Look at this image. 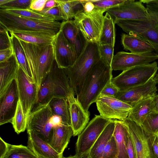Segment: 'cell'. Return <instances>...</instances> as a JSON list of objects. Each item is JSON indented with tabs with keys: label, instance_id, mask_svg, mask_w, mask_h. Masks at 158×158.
<instances>
[{
	"label": "cell",
	"instance_id": "obj_10",
	"mask_svg": "<svg viewBox=\"0 0 158 158\" xmlns=\"http://www.w3.org/2000/svg\"><path fill=\"white\" fill-rule=\"evenodd\" d=\"M114 21L128 34L146 41L158 51V27L153 19L148 18L146 20L118 19Z\"/></svg>",
	"mask_w": 158,
	"mask_h": 158
},
{
	"label": "cell",
	"instance_id": "obj_26",
	"mask_svg": "<svg viewBox=\"0 0 158 158\" xmlns=\"http://www.w3.org/2000/svg\"><path fill=\"white\" fill-rule=\"evenodd\" d=\"M115 122L111 119L99 135L85 158H101L108 142L113 136Z\"/></svg>",
	"mask_w": 158,
	"mask_h": 158
},
{
	"label": "cell",
	"instance_id": "obj_50",
	"mask_svg": "<svg viewBox=\"0 0 158 158\" xmlns=\"http://www.w3.org/2000/svg\"><path fill=\"white\" fill-rule=\"evenodd\" d=\"M57 6L56 0H48L44 9H48Z\"/></svg>",
	"mask_w": 158,
	"mask_h": 158
},
{
	"label": "cell",
	"instance_id": "obj_44",
	"mask_svg": "<svg viewBox=\"0 0 158 158\" xmlns=\"http://www.w3.org/2000/svg\"><path fill=\"white\" fill-rule=\"evenodd\" d=\"M48 0H32L30 6L31 10L36 11H41L44 8Z\"/></svg>",
	"mask_w": 158,
	"mask_h": 158
},
{
	"label": "cell",
	"instance_id": "obj_20",
	"mask_svg": "<svg viewBox=\"0 0 158 158\" xmlns=\"http://www.w3.org/2000/svg\"><path fill=\"white\" fill-rule=\"evenodd\" d=\"M69 105L71 126L73 136L78 135L85 128L89 119V112L86 113L77 99L73 95L68 99Z\"/></svg>",
	"mask_w": 158,
	"mask_h": 158
},
{
	"label": "cell",
	"instance_id": "obj_40",
	"mask_svg": "<svg viewBox=\"0 0 158 158\" xmlns=\"http://www.w3.org/2000/svg\"><path fill=\"white\" fill-rule=\"evenodd\" d=\"M101 58L111 66L114 56V47L109 44H99Z\"/></svg>",
	"mask_w": 158,
	"mask_h": 158
},
{
	"label": "cell",
	"instance_id": "obj_34",
	"mask_svg": "<svg viewBox=\"0 0 158 158\" xmlns=\"http://www.w3.org/2000/svg\"><path fill=\"white\" fill-rule=\"evenodd\" d=\"M11 123L15 131L17 134L24 131L27 129V118L24 113L21 103L19 99Z\"/></svg>",
	"mask_w": 158,
	"mask_h": 158
},
{
	"label": "cell",
	"instance_id": "obj_55",
	"mask_svg": "<svg viewBox=\"0 0 158 158\" xmlns=\"http://www.w3.org/2000/svg\"><path fill=\"white\" fill-rule=\"evenodd\" d=\"M153 0L154 2L158 4V0Z\"/></svg>",
	"mask_w": 158,
	"mask_h": 158
},
{
	"label": "cell",
	"instance_id": "obj_36",
	"mask_svg": "<svg viewBox=\"0 0 158 158\" xmlns=\"http://www.w3.org/2000/svg\"><path fill=\"white\" fill-rule=\"evenodd\" d=\"M5 10L11 13L31 19L43 21H55L52 17L41 15L30 9Z\"/></svg>",
	"mask_w": 158,
	"mask_h": 158
},
{
	"label": "cell",
	"instance_id": "obj_46",
	"mask_svg": "<svg viewBox=\"0 0 158 158\" xmlns=\"http://www.w3.org/2000/svg\"><path fill=\"white\" fill-rule=\"evenodd\" d=\"M13 54L14 51L12 47L0 50V63L7 60Z\"/></svg>",
	"mask_w": 158,
	"mask_h": 158
},
{
	"label": "cell",
	"instance_id": "obj_32",
	"mask_svg": "<svg viewBox=\"0 0 158 158\" xmlns=\"http://www.w3.org/2000/svg\"><path fill=\"white\" fill-rule=\"evenodd\" d=\"M10 34L14 54L19 65L30 80L34 82L25 53L19 40L12 34Z\"/></svg>",
	"mask_w": 158,
	"mask_h": 158
},
{
	"label": "cell",
	"instance_id": "obj_23",
	"mask_svg": "<svg viewBox=\"0 0 158 158\" xmlns=\"http://www.w3.org/2000/svg\"><path fill=\"white\" fill-rule=\"evenodd\" d=\"M19 66L14 53L8 60L0 63V97L15 79Z\"/></svg>",
	"mask_w": 158,
	"mask_h": 158
},
{
	"label": "cell",
	"instance_id": "obj_18",
	"mask_svg": "<svg viewBox=\"0 0 158 158\" xmlns=\"http://www.w3.org/2000/svg\"><path fill=\"white\" fill-rule=\"evenodd\" d=\"M154 77L144 84L124 91H119L115 98L130 105L132 107L143 100L152 98L156 94L157 90Z\"/></svg>",
	"mask_w": 158,
	"mask_h": 158
},
{
	"label": "cell",
	"instance_id": "obj_30",
	"mask_svg": "<svg viewBox=\"0 0 158 158\" xmlns=\"http://www.w3.org/2000/svg\"><path fill=\"white\" fill-rule=\"evenodd\" d=\"M49 105L53 114L60 118L63 124L71 126L69 105L67 98H53L49 101Z\"/></svg>",
	"mask_w": 158,
	"mask_h": 158
},
{
	"label": "cell",
	"instance_id": "obj_35",
	"mask_svg": "<svg viewBox=\"0 0 158 158\" xmlns=\"http://www.w3.org/2000/svg\"><path fill=\"white\" fill-rule=\"evenodd\" d=\"M145 132L150 136L158 133V112L154 111L146 117L141 125Z\"/></svg>",
	"mask_w": 158,
	"mask_h": 158
},
{
	"label": "cell",
	"instance_id": "obj_21",
	"mask_svg": "<svg viewBox=\"0 0 158 158\" xmlns=\"http://www.w3.org/2000/svg\"><path fill=\"white\" fill-rule=\"evenodd\" d=\"M27 133V147L38 158H62L63 155L59 154L37 134L31 132Z\"/></svg>",
	"mask_w": 158,
	"mask_h": 158
},
{
	"label": "cell",
	"instance_id": "obj_6",
	"mask_svg": "<svg viewBox=\"0 0 158 158\" xmlns=\"http://www.w3.org/2000/svg\"><path fill=\"white\" fill-rule=\"evenodd\" d=\"M158 69L156 61L135 66L123 71L112 78V83L119 91H124L146 83L154 77Z\"/></svg>",
	"mask_w": 158,
	"mask_h": 158
},
{
	"label": "cell",
	"instance_id": "obj_13",
	"mask_svg": "<svg viewBox=\"0 0 158 158\" xmlns=\"http://www.w3.org/2000/svg\"><path fill=\"white\" fill-rule=\"evenodd\" d=\"M106 12L114 20H146L148 19L146 7L140 0H127L123 3L107 9Z\"/></svg>",
	"mask_w": 158,
	"mask_h": 158
},
{
	"label": "cell",
	"instance_id": "obj_41",
	"mask_svg": "<svg viewBox=\"0 0 158 158\" xmlns=\"http://www.w3.org/2000/svg\"><path fill=\"white\" fill-rule=\"evenodd\" d=\"M12 47L9 32L0 26V50Z\"/></svg>",
	"mask_w": 158,
	"mask_h": 158
},
{
	"label": "cell",
	"instance_id": "obj_42",
	"mask_svg": "<svg viewBox=\"0 0 158 158\" xmlns=\"http://www.w3.org/2000/svg\"><path fill=\"white\" fill-rule=\"evenodd\" d=\"M35 11L44 15L52 17L55 21L63 20L60 16V11L57 6L50 9H44L41 11Z\"/></svg>",
	"mask_w": 158,
	"mask_h": 158
},
{
	"label": "cell",
	"instance_id": "obj_17",
	"mask_svg": "<svg viewBox=\"0 0 158 158\" xmlns=\"http://www.w3.org/2000/svg\"><path fill=\"white\" fill-rule=\"evenodd\" d=\"M19 96L16 80L14 79L0 97V125L11 122L15 114Z\"/></svg>",
	"mask_w": 158,
	"mask_h": 158
},
{
	"label": "cell",
	"instance_id": "obj_47",
	"mask_svg": "<svg viewBox=\"0 0 158 158\" xmlns=\"http://www.w3.org/2000/svg\"><path fill=\"white\" fill-rule=\"evenodd\" d=\"M151 143L153 158H158V138L157 134L152 136Z\"/></svg>",
	"mask_w": 158,
	"mask_h": 158
},
{
	"label": "cell",
	"instance_id": "obj_11",
	"mask_svg": "<svg viewBox=\"0 0 158 158\" xmlns=\"http://www.w3.org/2000/svg\"><path fill=\"white\" fill-rule=\"evenodd\" d=\"M15 79L24 113L27 118L36 102L38 92L35 82L29 78L19 65Z\"/></svg>",
	"mask_w": 158,
	"mask_h": 158
},
{
	"label": "cell",
	"instance_id": "obj_29",
	"mask_svg": "<svg viewBox=\"0 0 158 158\" xmlns=\"http://www.w3.org/2000/svg\"><path fill=\"white\" fill-rule=\"evenodd\" d=\"M62 20H70L84 10L82 0H56Z\"/></svg>",
	"mask_w": 158,
	"mask_h": 158
},
{
	"label": "cell",
	"instance_id": "obj_56",
	"mask_svg": "<svg viewBox=\"0 0 158 158\" xmlns=\"http://www.w3.org/2000/svg\"><path fill=\"white\" fill-rule=\"evenodd\" d=\"M156 134H157V135L158 138V133Z\"/></svg>",
	"mask_w": 158,
	"mask_h": 158
},
{
	"label": "cell",
	"instance_id": "obj_5",
	"mask_svg": "<svg viewBox=\"0 0 158 158\" xmlns=\"http://www.w3.org/2000/svg\"><path fill=\"white\" fill-rule=\"evenodd\" d=\"M61 23L35 20L9 13L0 9V26L8 32L13 31H42L56 34Z\"/></svg>",
	"mask_w": 158,
	"mask_h": 158
},
{
	"label": "cell",
	"instance_id": "obj_57",
	"mask_svg": "<svg viewBox=\"0 0 158 158\" xmlns=\"http://www.w3.org/2000/svg\"><path fill=\"white\" fill-rule=\"evenodd\" d=\"M117 158V157H115V158Z\"/></svg>",
	"mask_w": 158,
	"mask_h": 158
},
{
	"label": "cell",
	"instance_id": "obj_49",
	"mask_svg": "<svg viewBox=\"0 0 158 158\" xmlns=\"http://www.w3.org/2000/svg\"><path fill=\"white\" fill-rule=\"evenodd\" d=\"M84 8V10L86 12L93 11L95 8L94 4L89 0H82Z\"/></svg>",
	"mask_w": 158,
	"mask_h": 158
},
{
	"label": "cell",
	"instance_id": "obj_45",
	"mask_svg": "<svg viewBox=\"0 0 158 158\" xmlns=\"http://www.w3.org/2000/svg\"><path fill=\"white\" fill-rule=\"evenodd\" d=\"M127 150L129 158H137L134 143L129 133L128 136Z\"/></svg>",
	"mask_w": 158,
	"mask_h": 158
},
{
	"label": "cell",
	"instance_id": "obj_15",
	"mask_svg": "<svg viewBox=\"0 0 158 158\" xmlns=\"http://www.w3.org/2000/svg\"><path fill=\"white\" fill-rule=\"evenodd\" d=\"M52 44L55 60L59 67L66 69L73 65L77 56L60 30L55 35Z\"/></svg>",
	"mask_w": 158,
	"mask_h": 158
},
{
	"label": "cell",
	"instance_id": "obj_24",
	"mask_svg": "<svg viewBox=\"0 0 158 158\" xmlns=\"http://www.w3.org/2000/svg\"><path fill=\"white\" fill-rule=\"evenodd\" d=\"M9 32L19 40L38 45L52 44L56 35L47 32L37 31L15 30Z\"/></svg>",
	"mask_w": 158,
	"mask_h": 158
},
{
	"label": "cell",
	"instance_id": "obj_33",
	"mask_svg": "<svg viewBox=\"0 0 158 158\" xmlns=\"http://www.w3.org/2000/svg\"><path fill=\"white\" fill-rule=\"evenodd\" d=\"M4 158H38L27 147L8 143L7 152Z\"/></svg>",
	"mask_w": 158,
	"mask_h": 158
},
{
	"label": "cell",
	"instance_id": "obj_28",
	"mask_svg": "<svg viewBox=\"0 0 158 158\" xmlns=\"http://www.w3.org/2000/svg\"><path fill=\"white\" fill-rule=\"evenodd\" d=\"M155 111L152 98L143 100L132 107L127 118L141 126L146 117Z\"/></svg>",
	"mask_w": 158,
	"mask_h": 158
},
{
	"label": "cell",
	"instance_id": "obj_9",
	"mask_svg": "<svg viewBox=\"0 0 158 158\" xmlns=\"http://www.w3.org/2000/svg\"><path fill=\"white\" fill-rule=\"evenodd\" d=\"M105 11L95 8L90 12L84 10L74 18L75 25L88 42L99 44L104 16L103 14Z\"/></svg>",
	"mask_w": 158,
	"mask_h": 158
},
{
	"label": "cell",
	"instance_id": "obj_16",
	"mask_svg": "<svg viewBox=\"0 0 158 158\" xmlns=\"http://www.w3.org/2000/svg\"><path fill=\"white\" fill-rule=\"evenodd\" d=\"M158 59V54L154 52L135 54L119 52L114 55L111 67L112 70H123L139 65L149 64Z\"/></svg>",
	"mask_w": 158,
	"mask_h": 158
},
{
	"label": "cell",
	"instance_id": "obj_14",
	"mask_svg": "<svg viewBox=\"0 0 158 158\" xmlns=\"http://www.w3.org/2000/svg\"><path fill=\"white\" fill-rule=\"evenodd\" d=\"M133 142L137 158H153L151 149V137L141 126L127 118L123 120Z\"/></svg>",
	"mask_w": 158,
	"mask_h": 158
},
{
	"label": "cell",
	"instance_id": "obj_38",
	"mask_svg": "<svg viewBox=\"0 0 158 158\" xmlns=\"http://www.w3.org/2000/svg\"><path fill=\"white\" fill-rule=\"evenodd\" d=\"M97 9L105 10L121 4L127 0H89Z\"/></svg>",
	"mask_w": 158,
	"mask_h": 158
},
{
	"label": "cell",
	"instance_id": "obj_22",
	"mask_svg": "<svg viewBox=\"0 0 158 158\" xmlns=\"http://www.w3.org/2000/svg\"><path fill=\"white\" fill-rule=\"evenodd\" d=\"M73 135V131L71 125L63 124L56 126L53 128L49 144L59 154L63 155Z\"/></svg>",
	"mask_w": 158,
	"mask_h": 158
},
{
	"label": "cell",
	"instance_id": "obj_31",
	"mask_svg": "<svg viewBox=\"0 0 158 158\" xmlns=\"http://www.w3.org/2000/svg\"><path fill=\"white\" fill-rule=\"evenodd\" d=\"M114 20L106 12L104 16L99 44H109L114 47L116 32Z\"/></svg>",
	"mask_w": 158,
	"mask_h": 158
},
{
	"label": "cell",
	"instance_id": "obj_54",
	"mask_svg": "<svg viewBox=\"0 0 158 158\" xmlns=\"http://www.w3.org/2000/svg\"><path fill=\"white\" fill-rule=\"evenodd\" d=\"M8 0H0V5L6 3Z\"/></svg>",
	"mask_w": 158,
	"mask_h": 158
},
{
	"label": "cell",
	"instance_id": "obj_52",
	"mask_svg": "<svg viewBox=\"0 0 158 158\" xmlns=\"http://www.w3.org/2000/svg\"><path fill=\"white\" fill-rule=\"evenodd\" d=\"M154 80L156 84H158V74L156 75L154 77Z\"/></svg>",
	"mask_w": 158,
	"mask_h": 158
},
{
	"label": "cell",
	"instance_id": "obj_8",
	"mask_svg": "<svg viewBox=\"0 0 158 158\" xmlns=\"http://www.w3.org/2000/svg\"><path fill=\"white\" fill-rule=\"evenodd\" d=\"M111 119L95 115L78 135L76 143V155L79 158L86 157L91 148Z\"/></svg>",
	"mask_w": 158,
	"mask_h": 158
},
{
	"label": "cell",
	"instance_id": "obj_3",
	"mask_svg": "<svg viewBox=\"0 0 158 158\" xmlns=\"http://www.w3.org/2000/svg\"><path fill=\"white\" fill-rule=\"evenodd\" d=\"M19 41L38 92L43 80L50 71L55 60L52 46V44L38 45Z\"/></svg>",
	"mask_w": 158,
	"mask_h": 158
},
{
	"label": "cell",
	"instance_id": "obj_39",
	"mask_svg": "<svg viewBox=\"0 0 158 158\" xmlns=\"http://www.w3.org/2000/svg\"><path fill=\"white\" fill-rule=\"evenodd\" d=\"M117 154L116 142L113 135L106 146L101 158H114L117 157Z\"/></svg>",
	"mask_w": 158,
	"mask_h": 158
},
{
	"label": "cell",
	"instance_id": "obj_4",
	"mask_svg": "<svg viewBox=\"0 0 158 158\" xmlns=\"http://www.w3.org/2000/svg\"><path fill=\"white\" fill-rule=\"evenodd\" d=\"M99 47L98 43L87 42L73 65L64 69L69 79L73 90L77 96L80 93L87 75L101 58Z\"/></svg>",
	"mask_w": 158,
	"mask_h": 158
},
{
	"label": "cell",
	"instance_id": "obj_1",
	"mask_svg": "<svg viewBox=\"0 0 158 158\" xmlns=\"http://www.w3.org/2000/svg\"><path fill=\"white\" fill-rule=\"evenodd\" d=\"M111 66L101 58L87 75L77 99L84 110L89 112V108L96 102L105 86L112 81Z\"/></svg>",
	"mask_w": 158,
	"mask_h": 158
},
{
	"label": "cell",
	"instance_id": "obj_48",
	"mask_svg": "<svg viewBox=\"0 0 158 158\" xmlns=\"http://www.w3.org/2000/svg\"><path fill=\"white\" fill-rule=\"evenodd\" d=\"M8 143L0 137V158H4L7 152Z\"/></svg>",
	"mask_w": 158,
	"mask_h": 158
},
{
	"label": "cell",
	"instance_id": "obj_37",
	"mask_svg": "<svg viewBox=\"0 0 158 158\" xmlns=\"http://www.w3.org/2000/svg\"><path fill=\"white\" fill-rule=\"evenodd\" d=\"M32 0H8L5 3L0 5V9H30V6Z\"/></svg>",
	"mask_w": 158,
	"mask_h": 158
},
{
	"label": "cell",
	"instance_id": "obj_25",
	"mask_svg": "<svg viewBox=\"0 0 158 158\" xmlns=\"http://www.w3.org/2000/svg\"><path fill=\"white\" fill-rule=\"evenodd\" d=\"M121 42L124 50L135 54H143L156 51L149 43L138 37L123 34Z\"/></svg>",
	"mask_w": 158,
	"mask_h": 158
},
{
	"label": "cell",
	"instance_id": "obj_27",
	"mask_svg": "<svg viewBox=\"0 0 158 158\" xmlns=\"http://www.w3.org/2000/svg\"><path fill=\"white\" fill-rule=\"evenodd\" d=\"M115 127L113 133L117 145V158H129L127 147L129 132L123 121L114 119Z\"/></svg>",
	"mask_w": 158,
	"mask_h": 158
},
{
	"label": "cell",
	"instance_id": "obj_12",
	"mask_svg": "<svg viewBox=\"0 0 158 158\" xmlns=\"http://www.w3.org/2000/svg\"><path fill=\"white\" fill-rule=\"evenodd\" d=\"M96 102L100 115L109 119L124 120L132 108L130 105L115 97L101 95Z\"/></svg>",
	"mask_w": 158,
	"mask_h": 158
},
{
	"label": "cell",
	"instance_id": "obj_53",
	"mask_svg": "<svg viewBox=\"0 0 158 158\" xmlns=\"http://www.w3.org/2000/svg\"><path fill=\"white\" fill-rule=\"evenodd\" d=\"M62 158H79L76 155L73 156H70L68 157H64L63 156Z\"/></svg>",
	"mask_w": 158,
	"mask_h": 158
},
{
	"label": "cell",
	"instance_id": "obj_2",
	"mask_svg": "<svg viewBox=\"0 0 158 158\" xmlns=\"http://www.w3.org/2000/svg\"><path fill=\"white\" fill-rule=\"evenodd\" d=\"M75 94L64 69L59 67L55 60L41 83L34 107L48 103L53 98L63 97L68 99Z\"/></svg>",
	"mask_w": 158,
	"mask_h": 158
},
{
	"label": "cell",
	"instance_id": "obj_51",
	"mask_svg": "<svg viewBox=\"0 0 158 158\" xmlns=\"http://www.w3.org/2000/svg\"><path fill=\"white\" fill-rule=\"evenodd\" d=\"M154 110L158 112V94H156L152 97Z\"/></svg>",
	"mask_w": 158,
	"mask_h": 158
},
{
	"label": "cell",
	"instance_id": "obj_43",
	"mask_svg": "<svg viewBox=\"0 0 158 158\" xmlns=\"http://www.w3.org/2000/svg\"><path fill=\"white\" fill-rule=\"evenodd\" d=\"M118 91V89L111 81L105 86L100 95L115 98Z\"/></svg>",
	"mask_w": 158,
	"mask_h": 158
},
{
	"label": "cell",
	"instance_id": "obj_7",
	"mask_svg": "<svg viewBox=\"0 0 158 158\" xmlns=\"http://www.w3.org/2000/svg\"><path fill=\"white\" fill-rule=\"evenodd\" d=\"M49 102L33 108L27 118L26 129L27 132L37 134L49 144L51 134L55 127L53 121L54 114Z\"/></svg>",
	"mask_w": 158,
	"mask_h": 158
},
{
	"label": "cell",
	"instance_id": "obj_19",
	"mask_svg": "<svg viewBox=\"0 0 158 158\" xmlns=\"http://www.w3.org/2000/svg\"><path fill=\"white\" fill-rule=\"evenodd\" d=\"M60 30L73 48L78 57L84 50L88 42L83 34L76 26L73 21L71 20L63 21Z\"/></svg>",
	"mask_w": 158,
	"mask_h": 158
}]
</instances>
